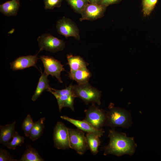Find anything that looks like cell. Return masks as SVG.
I'll use <instances>...</instances> for the list:
<instances>
[{"label":"cell","mask_w":161,"mask_h":161,"mask_svg":"<svg viewBox=\"0 0 161 161\" xmlns=\"http://www.w3.org/2000/svg\"><path fill=\"white\" fill-rule=\"evenodd\" d=\"M45 117L41 118L34 122L30 133V138L32 141L38 139L42 134L44 127Z\"/></svg>","instance_id":"cell-19"},{"label":"cell","mask_w":161,"mask_h":161,"mask_svg":"<svg viewBox=\"0 0 161 161\" xmlns=\"http://www.w3.org/2000/svg\"><path fill=\"white\" fill-rule=\"evenodd\" d=\"M19 161H43L38 152L33 148L29 146Z\"/></svg>","instance_id":"cell-21"},{"label":"cell","mask_w":161,"mask_h":161,"mask_svg":"<svg viewBox=\"0 0 161 161\" xmlns=\"http://www.w3.org/2000/svg\"><path fill=\"white\" fill-rule=\"evenodd\" d=\"M63 0H44L46 10H52L61 7Z\"/></svg>","instance_id":"cell-26"},{"label":"cell","mask_w":161,"mask_h":161,"mask_svg":"<svg viewBox=\"0 0 161 161\" xmlns=\"http://www.w3.org/2000/svg\"><path fill=\"white\" fill-rule=\"evenodd\" d=\"M122 0H102L100 4L107 7L110 5L117 4L120 2Z\"/></svg>","instance_id":"cell-28"},{"label":"cell","mask_w":161,"mask_h":161,"mask_svg":"<svg viewBox=\"0 0 161 161\" xmlns=\"http://www.w3.org/2000/svg\"><path fill=\"white\" fill-rule=\"evenodd\" d=\"M41 74L33 95L32 100L33 101H35L40 96L42 92L45 90L47 91L51 88L49 85V81L48 79V75L44 72L43 73L41 72Z\"/></svg>","instance_id":"cell-17"},{"label":"cell","mask_w":161,"mask_h":161,"mask_svg":"<svg viewBox=\"0 0 161 161\" xmlns=\"http://www.w3.org/2000/svg\"><path fill=\"white\" fill-rule=\"evenodd\" d=\"M86 137L89 148L93 155H96L98 152V148L100 143V137L92 133H87Z\"/></svg>","instance_id":"cell-20"},{"label":"cell","mask_w":161,"mask_h":161,"mask_svg":"<svg viewBox=\"0 0 161 161\" xmlns=\"http://www.w3.org/2000/svg\"><path fill=\"white\" fill-rule=\"evenodd\" d=\"M73 89L76 97L81 99L86 104L97 103L100 105L101 91L89 82L74 85Z\"/></svg>","instance_id":"cell-3"},{"label":"cell","mask_w":161,"mask_h":161,"mask_svg":"<svg viewBox=\"0 0 161 161\" xmlns=\"http://www.w3.org/2000/svg\"><path fill=\"white\" fill-rule=\"evenodd\" d=\"M106 7L100 4L89 3L82 11L80 21H93L102 17Z\"/></svg>","instance_id":"cell-11"},{"label":"cell","mask_w":161,"mask_h":161,"mask_svg":"<svg viewBox=\"0 0 161 161\" xmlns=\"http://www.w3.org/2000/svg\"><path fill=\"white\" fill-rule=\"evenodd\" d=\"M157 0H142V11L144 16H148L154 9Z\"/></svg>","instance_id":"cell-23"},{"label":"cell","mask_w":161,"mask_h":161,"mask_svg":"<svg viewBox=\"0 0 161 161\" xmlns=\"http://www.w3.org/2000/svg\"><path fill=\"white\" fill-rule=\"evenodd\" d=\"M39 47V51L44 50L51 52H56L63 50L65 47V43L49 33H44L37 38Z\"/></svg>","instance_id":"cell-5"},{"label":"cell","mask_w":161,"mask_h":161,"mask_svg":"<svg viewBox=\"0 0 161 161\" xmlns=\"http://www.w3.org/2000/svg\"><path fill=\"white\" fill-rule=\"evenodd\" d=\"M60 117L75 126L78 129L87 133L94 134L100 137L103 135L104 131L103 129H97L84 120H80L75 119L66 116H61Z\"/></svg>","instance_id":"cell-13"},{"label":"cell","mask_w":161,"mask_h":161,"mask_svg":"<svg viewBox=\"0 0 161 161\" xmlns=\"http://www.w3.org/2000/svg\"><path fill=\"white\" fill-rule=\"evenodd\" d=\"M66 58L70 68V71H75L86 67L88 65V64L79 56L68 54L66 55Z\"/></svg>","instance_id":"cell-18"},{"label":"cell","mask_w":161,"mask_h":161,"mask_svg":"<svg viewBox=\"0 0 161 161\" xmlns=\"http://www.w3.org/2000/svg\"><path fill=\"white\" fill-rule=\"evenodd\" d=\"M102 0H88L89 3L100 4Z\"/></svg>","instance_id":"cell-29"},{"label":"cell","mask_w":161,"mask_h":161,"mask_svg":"<svg viewBox=\"0 0 161 161\" xmlns=\"http://www.w3.org/2000/svg\"><path fill=\"white\" fill-rule=\"evenodd\" d=\"M109 111L106 113L105 126L112 128L115 127L128 128L131 123V118L129 112L125 109L115 107L111 103L109 106Z\"/></svg>","instance_id":"cell-2"},{"label":"cell","mask_w":161,"mask_h":161,"mask_svg":"<svg viewBox=\"0 0 161 161\" xmlns=\"http://www.w3.org/2000/svg\"><path fill=\"white\" fill-rule=\"evenodd\" d=\"M58 32L66 38L72 37L77 40L80 39L79 28L76 24L69 18L63 17L56 22Z\"/></svg>","instance_id":"cell-9"},{"label":"cell","mask_w":161,"mask_h":161,"mask_svg":"<svg viewBox=\"0 0 161 161\" xmlns=\"http://www.w3.org/2000/svg\"><path fill=\"white\" fill-rule=\"evenodd\" d=\"M34 123L30 115V114H27L21 126L22 129L26 137L30 136V131Z\"/></svg>","instance_id":"cell-25"},{"label":"cell","mask_w":161,"mask_h":161,"mask_svg":"<svg viewBox=\"0 0 161 161\" xmlns=\"http://www.w3.org/2000/svg\"><path fill=\"white\" fill-rule=\"evenodd\" d=\"M53 140L54 146L57 149L70 148L68 128L61 121L58 122L54 127Z\"/></svg>","instance_id":"cell-8"},{"label":"cell","mask_w":161,"mask_h":161,"mask_svg":"<svg viewBox=\"0 0 161 161\" xmlns=\"http://www.w3.org/2000/svg\"><path fill=\"white\" fill-rule=\"evenodd\" d=\"M15 121L5 126H0V143L7 147L15 132Z\"/></svg>","instance_id":"cell-14"},{"label":"cell","mask_w":161,"mask_h":161,"mask_svg":"<svg viewBox=\"0 0 161 161\" xmlns=\"http://www.w3.org/2000/svg\"><path fill=\"white\" fill-rule=\"evenodd\" d=\"M85 117L84 120L97 129H102L105 126L106 120L105 111L100 109L95 104H92L89 108L84 110Z\"/></svg>","instance_id":"cell-6"},{"label":"cell","mask_w":161,"mask_h":161,"mask_svg":"<svg viewBox=\"0 0 161 161\" xmlns=\"http://www.w3.org/2000/svg\"><path fill=\"white\" fill-rule=\"evenodd\" d=\"M12 158L9 153L6 150L0 149V161H18Z\"/></svg>","instance_id":"cell-27"},{"label":"cell","mask_w":161,"mask_h":161,"mask_svg":"<svg viewBox=\"0 0 161 161\" xmlns=\"http://www.w3.org/2000/svg\"><path fill=\"white\" fill-rule=\"evenodd\" d=\"M70 148L80 155H83L88 150V146L84 132L78 129L68 128Z\"/></svg>","instance_id":"cell-7"},{"label":"cell","mask_w":161,"mask_h":161,"mask_svg":"<svg viewBox=\"0 0 161 161\" xmlns=\"http://www.w3.org/2000/svg\"><path fill=\"white\" fill-rule=\"evenodd\" d=\"M47 91L52 94L57 99L60 112L65 107L74 111V100L76 97L72 83L64 89L57 90L51 88Z\"/></svg>","instance_id":"cell-4"},{"label":"cell","mask_w":161,"mask_h":161,"mask_svg":"<svg viewBox=\"0 0 161 161\" xmlns=\"http://www.w3.org/2000/svg\"><path fill=\"white\" fill-rule=\"evenodd\" d=\"M39 58L43 63L44 72L48 75H50L55 77L59 82L62 83L61 74L65 70L60 61L52 57L48 56L41 55Z\"/></svg>","instance_id":"cell-10"},{"label":"cell","mask_w":161,"mask_h":161,"mask_svg":"<svg viewBox=\"0 0 161 161\" xmlns=\"http://www.w3.org/2000/svg\"><path fill=\"white\" fill-rule=\"evenodd\" d=\"M73 10L80 14L86 5L89 3L88 0H65Z\"/></svg>","instance_id":"cell-22"},{"label":"cell","mask_w":161,"mask_h":161,"mask_svg":"<svg viewBox=\"0 0 161 161\" xmlns=\"http://www.w3.org/2000/svg\"><path fill=\"white\" fill-rule=\"evenodd\" d=\"M24 139L23 137L20 136L17 132L15 131L12 141L8 143L7 147L9 149L14 150L16 147L21 146L24 143Z\"/></svg>","instance_id":"cell-24"},{"label":"cell","mask_w":161,"mask_h":161,"mask_svg":"<svg viewBox=\"0 0 161 161\" xmlns=\"http://www.w3.org/2000/svg\"><path fill=\"white\" fill-rule=\"evenodd\" d=\"M30 55L20 57L10 64L11 69L13 71L23 69L27 68L33 66L37 68L36 65L39 59L38 55Z\"/></svg>","instance_id":"cell-12"},{"label":"cell","mask_w":161,"mask_h":161,"mask_svg":"<svg viewBox=\"0 0 161 161\" xmlns=\"http://www.w3.org/2000/svg\"><path fill=\"white\" fill-rule=\"evenodd\" d=\"M19 7V0H11L1 4L0 11L7 16H16L17 14Z\"/></svg>","instance_id":"cell-16"},{"label":"cell","mask_w":161,"mask_h":161,"mask_svg":"<svg viewBox=\"0 0 161 161\" xmlns=\"http://www.w3.org/2000/svg\"><path fill=\"white\" fill-rule=\"evenodd\" d=\"M108 144L102 147L103 154H109L120 156L124 154L133 155L137 145L133 137H129L124 133L116 131L114 128L109 130Z\"/></svg>","instance_id":"cell-1"},{"label":"cell","mask_w":161,"mask_h":161,"mask_svg":"<svg viewBox=\"0 0 161 161\" xmlns=\"http://www.w3.org/2000/svg\"><path fill=\"white\" fill-rule=\"evenodd\" d=\"M92 76V74L87 67L79 70L70 71L68 77L70 79L75 80L78 84H82L89 82Z\"/></svg>","instance_id":"cell-15"}]
</instances>
